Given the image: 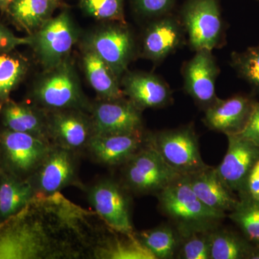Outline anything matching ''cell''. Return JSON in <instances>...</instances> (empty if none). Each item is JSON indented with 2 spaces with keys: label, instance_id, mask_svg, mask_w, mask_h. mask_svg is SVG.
<instances>
[{
  "label": "cell",
  "instance_id": "12",
  "mask_svg": "<svg viewBox=\"0 0 259 259\" xmlns=\"http://www.w3.org/2000/svg\"><path fill=\"white\" fill-rule=\"evenodd\" d=\"M74 151L52 145L31 181L37 197H51L74 182L76 163Z\"/></svg>",
  "mask_w": 259,
  "mask_h": 259
},
{
  "label": "cell",
  "instance_id": "6",
  "mask_svg": "<svg viewBox=\"0 0 259 259\" xmlns=\"http://www.w3.org/2000/svg\"><path fill=\"white\" fill-rule=\"evenodd\" d=\"M163 212L177 227L213 228L226 214L209 208L194 193L187 176H181L158 193Z\"/></svg>",
  "mask_w": 259,
  "mask_h": 259
},
{
  "label": "cell",
  "instance_id": "22",
  "mask_svg": "<svg viewBox=\"0 0 259 259\" xmlns=\"http://www.w3.org/2000/svg\"><path fill=\"white\" fill-rule=\"evenodd\" d=\"M187 177L194 193L209 208L226 214L236 207L238 199L223 185L215 168L208 167Z\"/></svg>",
  "mask_w": 259,
  "mask_h": 259
},
{
  "label": "cell",
  "instance_id": "1",
  "mask_svg": "<svg viewBox=\"0 0 259 259\" xmlns=\"http://www.w3.org/2000/svg\"><path fill=\"white\" fill-rule=\"evenodd\" d=\"M52 228V227H51ZM49 224L22 212L0 224V259L60 258L75 256L57 242Z\"/></svg>",
  "mask_w": 259,
  "mask_h": 259
},
{
  "label": "cell",
  "instance_id": "17",
  "mask_svg": "<svg viewBox=\"0 0 259 259\" xmlns=\"http://www.w3.org/2000/svg\"><path fill=\"white\" fill-rule=\"evenodd\" d=\"M124 95L141 111L166 107L172 101V92L161 77L153 73L129 71L122 75Z\"/></svg>",
  "mask_w": 259,
  "mask_h": 259
},
{
  "label": "cell",
  "instance_id": "23",
  "mask_svg": "<svg viewBox=\"0 0 259 259\" xmlns=\"http://www.w3.org/2000/svg\"><path fill=\"white\" fill-rule=\"evenodd\" d=\"M2 122L5 129L33 135L49 141L47 113L36 105L18 103L13 100L1 105Z\"/></svg>",
  "mask_w": 259,
  "mask_h": 259
},
{
  "label": "cell",
  "instance_id": "4",
  "mask_svg": "<svg viewBox=\"0 0 259 259\" xmlns=\"http://www.w3.org/2000/svg\"><path fill=\"white\" fill-rule=\"evenodd\" d=\"M80 41L91 48L121 79L138 55V42L127 22H105L94 27Z\"/></svg>",
  "mask_w": 259,
  "mask_h": 259
},
{
  "label": "cell",
  "instance_id": "38",
  "mask_svg": "<svg viewBox=\"0 0 259 259\" xmlns=\"http://www.w3.org/2000/svg\"><path fill=\"white\" fill-rule=\"evenodd\" d=\"M12 1H13V0H0V10L5 13L7 8L9 6Z\"/></svg>",
  "mask_w": 259,
  "mask_h": 259
},
{
  "label": "cell",
  "instance_id": "20",
  "mask_svg": "<svg viewBox=\"0 0 259 259\" xmlns=\"http://www.w3.org/2000/svg\"><path fill=\"white\" fill-rule=\"evenodd\" d=\"M144 134L93 135L88 146L97 161L108 166L125 163L139 151Z\"/></svg>",
  "mask_w": 259,
  "mask_h": 259
},
{
  "label": "cell",
  "instance_id": "29",
  "mask_svg": "<svg viewBox=\"0 0 259 259\" xmlns=\"http://www.w3.org/2000/svg\"><path fill=\"white\" fill-rule=\"evenodd\" d=\"M213 228L177 227L180 243L177 258L210 259V236Z\"/></svg>",
  "mask_w": 259,
  "mask_h": 259
},
{
  "label": "cell",
  "instance_id": "8",
  "mask_svg": "<svg viewBox=\"0 0 259 259\" xmlns=\"http://www.w3.org/2000/svg\"><path fill=\"white\" fill-rule=\"evenodd\" d=\"M52 146L50 141L5 129L0 133V153L11 175L28 179L40 166Z\"/></svg>",
  "mask_w": 259,
  "mask_h": 259
},
{
  "label": "cell",
  "instance_id": "32",
  "mask_svg": "<svg viewBox=\"0 0 259 259\" xmlns=\"http://www.w3.org/2000/svg\"><path fill=\"white\" fill-rule=\"evenodd\" d=\"M125 0H78L83 15L100 23L126 22Z\"/></svg>",
  "mask_w": 259,
  "mask_h": 259
},
{
  "label": "cell",
  "instance_id": "3",
  "mask_svg": "<svg viewBox=\"0 0 259 259\" xmlns=\"http://www.w3.org/2000/svg\"><path fill=\"white\" fill-rule=\"evenodd\" d=\"M30 35V46L42 70L57 66L71 56L73 48L81 39V31L69 6Z\"/></svg>",
  "mask_w": 259,
  "mask_h": 259
},
{
  "label": "cell",
  "instance_id": "35",
  "mask_svg": "<svg viewBox=\"0 0 259 259\" xmlns=\"http://www.w3.org/2000/svg\"><path fill=\"white\" fill-rule=\"evenodd\" d=\"M238 136L259 146V102L255 101L253 110L245 125Z\"/></svg>",
  "mask_w": 259,
  "mask_h": 259
},
{
  "label": "cell",
  "instance_id": "37",
  "mask_svg": "<svg viewBox=\"0 0 259 259\" xmlns=\"http://www.w3.org/2000/svg\"><path fill=\"white\" fill-rule=\"evenodd\" d=\"M248 259H259V245H252Z\"/></svg>",
  "mask_w": 259,
  "mask_h": 259
},
{
  "label": "cell",
  "instance_id": "10",
  "mask_svg": "<svg viewBox=\"0 0 259 259\" xmlns=\"http://www.w3.org/2000/svg\"><path fill=\"white\" fill-rule=\"evenodd\" d=\"M89 114L94 135L143 133L142 114L128 99L98 100L91 103Z\"/></svg>",
  "mask_w": 259,
  "mask_h": 259
},
{
  "label": "cell",
  "instance_id": "36",
  "mask_svg": "<svg viewBox=\"0 0 259 259\" xmlns=\"http://www.w3.org/2000/svg\"><path fill=\"white\" fill-rule=\"evenodd\" d=\"M248 197L259 202V160L250 171L246 183L244 192L241 197Z\"/></svg>",
  "mask_w": 259,
  "mask_h": 259
},
{
  "label": "cell",
  "instance_id": "11",
  "mask_svg": "<svg viewBox=\"0 0 259 259\" xmlns=\"http://www.w3.org/2000/svg\"><path fill=\"white\" fill-rule=\"evenodd\" d=\"M138 44L141 58L158 64L182 47L186 32L180 18L169 13L146 23Z\"/></svg>",
  "mask_w": 259,
  "mask_h": 259
},
{
  "label": "cell",
  "instance_id": "33",
  "mask_svg": "<svg viewBox=\"0 0 259 259\" xmlns=\"http://www.w3.org/2000/svg\"><path fill=\"white\" fill-rule=\"evenodd\" d=\"M128 2L135 16L147 23L153 19L171 13L177 0H128Z\"/></svg>",
  "mask_w": 259,
  "mask_h": 259
},
{
  "label": "cell",
  "instance_id": "7",
  "mask_svg": "<svg viewBox=\"0 0 259 259\" xmlns=\"http://www.w3.org/2000/svg\"><path fill=\"white\" fill-rule=\"evenodd\" d=\"M179 18L192 50L212 51L224 44L226 28L219 0H185Z\"/></svg>",
  "mask_w": 259,
  "mask_h": 259
},
{
  "label": "cell",
  "instance_id": "5",
  "mask_svg": "<svg viewBox=\"0 0 259 259\" xmlns=\"http://www.w3.org/2000/svg\"><path fill=\"white\" fill-rule=\"evenodd\" d=\"M146 142L182 176H189L209 167L201 156L198 138L192 124L148 134Z\"/></svg>",
  "mask_w": 259,
  "mask_h": 259
},
{
  "label": "cell",
  "instance_id": "16",
  "mask_svg": "<svg viewBox=\"0 0 259 259\" xmlns=\"http://www.w3.org/2000/svg\"><path fill=\"white\" fill-rule=\"evenodd\" d=\"M46 113L49 140L54 145L73 151L88 146L94 135L91 117L88 111L66 109Z\"/></svg>",
  "mask_w": 259,
  "mask_h": 259
},
{
  "label": "cell",
  "instance_id": "34",
  "mask_svg": "<svg viewBox=\"0 0 259 259\" xmlns=\"http://www.w3.org/2000/svg\"><path fill=\"white\" fill-rule=\"evenodd\" d=\"M31 37L16 36L10 29L0 24V52L15 50L20 46H30Z\"/></svg>",
  "mask_w": 259,
  "mask_h": 259
},
{
  "label": "cell",
  "instance_id": "13",
  "mask_svg": "<svg viewBox=\"0 0 259 259\" xmlns=\"http://www.w3.org/2000/svg\"><path fill=\"white\" fill-rule=\"evenodd\" d=\"M92 207L110 228L125 236H134L127 194L112 180L99 182L90 190Z\"/></svg>",
  "mask_w": 259,
  "mask_h": 259
},
{
  "label": "cell",
  "instance_id": "31",
  "mask_svg": "<svg viewBox=\"0 0 259 259\" xmlns=\"http://www.w3.org/2000/svg\"><path fill=\"white\" fill-rule=\"evenodd\" d=\"M231 66L238 76L250 85L253 93L259 94V44L232 53Z\"/></svg>",
  "mask_w": 259,
  "mask_h": 259
},
{
  "label": "cell",
  "instance_id": "39",
  "mask_svg": "<svg viewBox=\"0 0 259 259\" xmlns=\"http://www.w3.org/2000/svg\"><path fill=\"white\" fill-rule=\"evenodd\" d=\"M255 1H259V0H255Z\"/></svg>",
  "mask_w": 259,
  "mask_h": 259
},
{
  "label": "cell",
  "instance_id": "14",
  "mask_svg": "<svg viewBox=\"0 0 259 259\" xmlns=\"http://www.w3.org/2000/svg\"><path fill=\"white\" fill-rule=\"evenodd\" d=\"M184 90L204 110L217 100L215 84L220 68L212 51H195L182 69Z\"/></svg>",
  "mask_w": 259,
  "mask_h": 259
},
{
  "label": "cell",
  "instance_id": "26",
  "mask_svg": "<svg viewBox=\"0 0 259 259\" xmlns=\"http://www.w3.org/2000/svg\"><path fill=\"white\" fill-rule=\"evenodd\" d=\"M137 238L156 259L173 258L178 253L180 235L167 225L142 231Z\"/></svg>",
  "mask_w": 259,
  "mask_h": 259
},
{
  "label": "cell",
  "instance_id": "18",
  "mask_svg": "<svg viewBox=\"0 0 259 259\" xmlns=\"http://www.w3.org/2000/svg\"><path fill=\"white\" fill-rule=\"evenodd\" d=\"M255 100L252 95H236L228 99L218 98L204 111V122L212 131L236 135L244 128Z\"/></svg>",
  "mask_w": 259,
  "mask_h": 259
},
{
  "label": "cell",
  "instance_id": "2",
  "mask_svg": "<svg viewBox=\"0 0 259 259\" xmlns=\"http://www.w3.org/2000/svg\"><path fill=\"white\" fill-rule=\"evenodd\" d=\"M30 97L35 105L45 112L66 109L88 112L91 105L83 93L71 56L57 66L42 70L32 83Z\"/></svg>",
  "mask_w": 259,
  "mask_h": 259
},
{
  "label": "cell",
  "instance_id": "25",
  "mask_svg": "<svg viewBox=\"0 0 259 259\" xmlns=\"http://www.w3.org/2000/svg\"><path fill=\"white\" fill-rule=\"evenodd\" d=\"M30 66L28 58L15 50L0 52V105L10 100V94L26 77Z\"/></svg>",
  "mask_w": 259,
  "mask_h": 259
},
{
  "label": "cell",
  "instance_id": "30",
  "mask_svg": "<svg viewBox=\"0 0 259 259\" xmlns=\"http://www.w3.org/2000/svg\"><path fill=\"white\" fill-rule=\"evenodd\" d=\"M230 218L241 228L248 241L259 245V202L248 197L238 199Z\"/></svg>",
  "mask_w": 259,
  "mask_h": 259
},
{
  "label": "cell",
  "instance_id": "21",
  "mask_svg": "<svg viewBox=\"0 0 259 259\" xmlns=\"http://www.w3.org/2000/svg\"><path fill=\"white\" fill-rule=\"evenodd\" d=\"M67 6L64 0H13L5 13L18 28L32 35L54 17L56 10Z\"/></svg>",
  "mask_w": 259,
  "mask_h": 259
},
{
  "label": "cell",
  "instance_id": "19",
  "mask_svg": "<svg viewBox=\"0 0 259 259\" xmlns=\"http://www.w3.org/2000/svg\"><path fill=\"white\" fill-rule=\"evenodd\" d=\"M80 59L85 77L98 100H116L125 97L120 79L96 53L80 41Z\"/></svg>",
  "mask_w": 259,
  "mask_h": 259
},
{
  "label": "cell",
  "instance_id": "24",
  "mask_svg": "<svg viewBox=\"0 0 259 259\" xmlns=\"http://www.w3.org/2000/svg\"><path fill=\"white\" fill-rule=\"evenodd\" d=\"M37 198L30 179L11 174L0 177V224L15 217Z\"/></svg>",
  "mask_w": 259,
  "mask_h": 259
},
{
  "label": "cell",
  "instance_id": "27",
  "mask_svg": "<svg viewBox=\"0 0 259 259\" xmlns=\"http://www.w3.org/2000/svg\"><path fill=\"white\" fill-rule=\"evenodd\" d=\"M95 258L102 259H156L134 236L112 238L101 241L95 248Z\"/></svg>",
  "mask_w": 259,
  "mask_h": 259
},
{
  "label": "cell",
  "instance_id": "15",
  "mask_svg": "<svg viewBox=\"0 0 259 259\" xmlns=\"http://www.w3.org/2000/svg\"><path fill=\"white\" fill-rule=\"evenodd\" d=\"M228 148L221 164L215 168L220 180L232 193L241 197L253 167L259 160V146L238 135H228Z\"/></svg>",
  "mask_w": 259,
  "mask_h": 259
},
{
  "label": "cell",
  "instance_id": "9",
  "mask_svg": "<svg viewBox=\"0 0 259 259\" xmlns=\"http://www.w3.org/2000/svg\"><path fill=\"white\" fill-rule=\"evenodd\" d=\"M125 164L126 184L140 193H158L182 176L148 146L135 153Z\"/></svg>",
  "mask_w": 259,
  "mask_h": 259
},
{
  "label": "cell",
  "instance_id": "28",
  "mask_svg": "<svg viewBox=\"0 0 259 259\" xmlns=\"http://www.w3.org/2000/svg\"><path fill=\"white\" fill-rule=\"evenodd\" d=\"M252 245L233 232L218 229L211 231L210 259L248 258Z\"/></svg>",
  "mask_w": 259,
  "mask_h": 259
}]
</instances>
